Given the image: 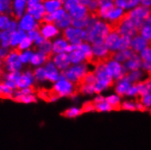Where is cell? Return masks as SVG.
Here are the masks:
<instances>
[{
    "label": "cell",
    "mask_w": 151,
    "mask_h": 150,
    "mask_svg": "<svg viewBox=\"0 0 151 150\" xmlns=\"http://www.w3.org/2000/svg\"><path fill=\"white\" fill-rule=\"evenodd\" d=\"M87 32V38L86 42L92 43V45L104 44L106 38L109 35L106 25L101 21L98 20L86 29Z\"/></svg>",
    "instance_id": "1"
},
{
    "label": "cell",
    "mask_w": 151,
    "mask_h": 150,
    "mask_svg": "<svg viewBox=\"0 0 151 150\" xmlns=\"http://www.w3.org/2000/svg\"><path fill=\"white\" fill-rule=\"evenodd\" d=\"M88 68L87 63H82L79 65H71L67 70L61 72V74L65 78L73 83L76 87H78L80 85L81 81L88 74Z\"/></svg>",
    "instance_id": "2"
},
{
    "label": "cell",
    "mask_w": 151,
    "mask_h": 150,
    "mask_svg": "<svg viewBox=\"0 0 151 150\" xmlns=\"http://www.w3.org/2000/svg\"><path fill=\"white\" fill-rule=\"evenodd\" d=\"M52 94L56 95L58 98H65V96H70L74 98L78 95L77 87L65 78L63 76H61L60 79L54 83L53 88H52Z\"/></svg>",
    "instance_id": "3"
},
{
    "label": "cell",
    "mask_w": 151,
    "mask_h": 150,
    "mask_svg": "<svg viewBox=\"0 0 151 150\" xmlns=\"http://www.w3.org/2000/svg\"><path fill=\"white\" fill-rule=\"evenodd\" d=\"M69 44L79 46L83 42H86L87 38V32L86 30L77 29L73 27H70L63 31V36Z\"/></svg>",
    "instance_id": "4"
},
{
    "label": "cell",
    "mask_w": 151,
    "mask_h": 150,
    "mask_svg": "<svg viewBox=\"0 0 151 150\" xmlns=\"http://www.w3.org/2000/svg\"><path fill=\"white\" fill-rule=\"evenodd\" d=\"M5 67L8 72H21L23 69V64L19 59V52L17 49L10 50L8 55L4 58Z\"/></svg>",
    "instance_id": "5"
},
{
    "label": "cell",
    "mask_w": 151,
    "mask_h": 150,
    "mask_svg": "<svg viewBox=\"0 0 151 150\" xmlns=\"http://www.w3.org/2000/svg\"><path fill=\"white\" fill-rule=\"evenodd\" d=\"M27 13L33 17L35 20H37V22L41 24L43 17L46 15L43 1H41V0H27Z\"/></svg>",
    "instance_id": "6"
},
{
    "label": "cell",
    "mask_w": 151,
    "mask_h": 150,
    "mask_svg": "<svg viewBox=\"0 0 151 150\" xmlns=\"http://www.w3.org/2000/svg\"><path fill=\"white\" fill-rule=\"evenodd\" d=\"M96 75V80H98V83H99L100 85H102L105 88L112 87L114 85V79L109 76V74L106 71V66H99L96 67V69L93 71Z\"/></svg>",
    "instance_id": "7"
},
{
    "label": "cell",
    "mask_w": 151,
    "mask_h": 150,
    "mask_svg": "<svg viewBox=\"0 0 151 150\" xmlns=\"http://www.w3.org/2000/svg\"><path fill=\"white\" fill-rule=\"evenodd\" d=\"M106 67L109 76L118 80H122L127 73V69L116 61H110L106 65Z\"/></svg>",
    "instance_id": "8"
},
{
    "label": "cell",
    "mask_w": 151,
    "mask_h": 150,
    "mask_svg": "<svg viewBox=\"0 0 151 150\" xmlns=\"http://www.w3.org/2000/svg\"><path fill=\"white\" fill-rule=\"evenodd\" d=\"M17 23H18V29L24 31L25 33H28L31 30L39 28L40 26V23L37 22V20H35L33 17L27 13H26L19 20H17Z\"/></svg>",
    "instance_id": "9"
},
{
    "label": "cell",
    "mask_w": 151,
    "mask_h": 150,
    "mask_svg": "<svg viewBox=\"0 0 151 150\" xmlns=\"http://www.w3.org/2000/svg\"><path fill=\"white\" fill-rule=\"evenodd\" d=\"M39 31L43 37L46 40H50V41L58 37L60 34V30L56 27V25L54 23H50V24L41 23L39 26Z\"/></svg>",
    "instance_id": "10"
},
{
    "label": "cell",
    "mask_w": 151,
    "mask_h": 150,
    "mask_svg": "<svg viewBox=\"0 0 151 150\" xmlns=\"http://www.w3.org/2000/svg\"><path fill=\"white\" fill-rule=\"evenodd\" d=\"M36 80L34 78L33 71L26 70L21 74L19 79L17 82V89H24L27 88H33V85L35 84Z\"/></svg>",
    "instance_id": "11"
},
{
    "label": "cell",
    "mask_w": 151,
    "mask_h": 150,
    "mask_svg": "<svg viewBox=\"0 0 151 150\" xmlns=\"http://www.w3.org/2000/svg\"><path fill=\"white\" fill-rule=\"evenodd\" d=\"M45 71H46V76H47V81L56 83L58 81L62 76L61 72L58 69V67L55 66V64L52 62L51 59H49L44 66Z\"/></svg>",
    "instance_id": "12"
},
{
    "label": "cell",
    "mask_w": 151,
    "mask_h": 150,
    "mask_svg": "<svg viewBox=\"0 0 151 150\" xmlns=\"http://www.w3.org/2000/svg\"><path fill=\"white\" fill-rule=\"evenodd\" d=\"M51 60L54 64H55V66L58 67V69L60 72L67 70L71 66V62H70L68 53H63V54H58V55H53Z\"/></svg>",
    "instance_id": "13"
},
{
    "label": "cell",
    "mask_w": 151,
    "mask_h": 150,
    "mask_svg": "<svg viewBox=\"0 0 151 150\" xmlns=\"http://www.w3.org/2000/svg\"><path fill=\"white\" fill-rule=\"evenodd\" d=\"M116 6L114 1H100V6L96 12V17L99 18H109L110 14L114 11Z\"/></svg>",
    "instance_id": "14"
},
{
    "label": "cell",
    "mask_w": 151,
    "mask_h": 150,
    "mask_svg": "<svg viewBox=\"0 0 151 150\" xmlns=\"http://www.w3.org/2000/svg\"><path fill=\"white\" fill-rule=\"evenodd\" d=\"M12 16L14 19L19 20L27 13V0H14L12 1Z\"/></svg>",
    "instance_id": "15"
},
{
    "label": "cell",
    "mask_w": 151,
    "mask_h": 150,
    "mask_svg": "<svg viewBox=\"0 0 151 150\" xmlns=\"http://www.w3.org/2000/svg\"><path fill=\"white\" fill-rule=\"evenodd\" d=\"M69 43L63 37H58L52 41V54L58 55L67 53L68 47Z\"/></svg>",
    "instance_id": "16"
},
{
    "label": "cell",
    "mask_w": 151,
    "mask_h": 150,
    "mask_svg": "<svg viewBox=\"0 0 151 150\" xmlns=\"http://www.w3.org/2000/svg\"><path fill=\"white\" fill-rule=\"evenodd\" d=\"M49 60V57L44 55L43 53L39 51H35L33 53V56L31 57L30 60V65L34 67H44L45 64Z\"/></svg>",
    "instance_id": "17"
},
{
    "label": "cell",
    "mask_w": 151,
    "mask_h": 150,
    "mask_svg": "<svg viewBox=\"0 0 151 150\" xmlns=\"http://www.w3.org/2000/svg\"><path fill=\"white\" fill-rule=\"evenodd\" d=\"M134 85L137 89V95L139 96H146L151 95V79L149 78L142 82L135 83Z\"/></svg>",
    "instance_id": "18"
},
{
    "label": "cell",
    "mask_w": 151,
    "mask_h": 150,
    "mask_svg": "<svg viewBox=\"0 0 151 150\" xmlns=\"http://www.w3.org/2000/svg\"><path fill=\"white\" fill-rule=\"evenodd\" d=\"M68 14L70 15V17L73 19H79L82 17H85L88 16V8L87 6H85L84 5H82L80 2L76 5L70 11L68 12Z\"/></svg>",
    "instance_id": "19"
},
{
    "label": "cell",
    "mask_w": 151,
    "mask_h": 150,
    "mask_svg": "<svg viewBox=\"0 0 151 150\" xmlns=\"http://www.w3.org/2000/svg\"><path fill=\"white\" fill-rule=\"evenodd\" d=\"M120 37H121V35L117 34V33L109 34V36H107V37L106 38L104 44L109 50L115 51L116 49H118V45H119Z\"/></svg>",
    "instance_id": "20"
},
{
    "label": "cell",
    "mask_w": 151,
    "mask_h": 150,
    "mask_svg": "<svg viewBox=\"0 0 151 150\" xmlns=\"http://www.w3.org/2000/svg\"><path fill=\"white\" fill-rule=\"evenodd\" d=\"M43 5L45 7L46 14H53L57 10L63 7L62 0H45L43 1Z\"/></svg>",
    "instance_id": "21"
},
{
    "label": "cell",
    "mask_w": 151,
    "mask_h": 150,
    "mask_svg": "<svg viewBox=\"0 0 151 150\" xmlns=\"http://www.w3.org/2000/svg\"><path fill=\"white\" fill-rule=\"evenodd\" d=\"M26 37H27V33H25L24 31L20 29H17V31L12 32L11 35H10V48L17 49L18 45L20 44V42Z\"/></svg>",
    "instance_id": "22"
},
{
    "label": "cell",
    "mask_w": 151,
    "mask_h": 150,
    "mask_svg": "<svg viewBox=\"0 0 151 150\" xmlns=\"http://www.w3.org/2000/svg\"><path fill=\"white\" fill-rule=\"evenodd\" d=\"M147 47V41L143 39L141 37H136L131 41L130 49L134 53H136V54H138L139 52H142Z\"/></svg>",
    "instance_id": "23"
},
{
    "label": "cell",
    "mask_w": 151,
    "mask_h": 150,
    "mask_svg": "<svg viewBox=\"0 0 151 150\" xmlns=\"http://www.w3.org/2000/svg\"><path fill=\"white\" fill-rule=\"evenodd\" d=\"M12 99H14L17 102L19 103H24V104H32V103H36L37 102V96L32 94V95H23L19 94L18 90L17 89L14 94H13V98Z\"/></svg>",
    "instance_id": "24"
},
{
    "label": "cell",
    "mask_w": 151,
    "mask_h": 150,
    "mask_svg": "<svg viewBox=\"0 0 151 150\" xmlns=\"http://www.w3.org/2000/svg\"><path fill=\"white\" fill-rule=\"evenodd\" d=\"M142 65L143 61L141 60V58L138 57L137 54H134L130 59L127 61V63L125 64V67L131 71H137L139 67H142Z\"/></svg>",
    "instance_id": "25"
},
{
    "label": "cell",
    "mask_w": 151,
    "mask_h": 150,
    "mask_svg": "<svg viewBox=\"0 0 151 150\" xmlns=\"http://www.w3.org/2000/svg\"><path fill=\"white\" fill-rule=\"evenodd\" d=\"M71 65H79L82 63H86V56L80 49H77L68 54Z\"/></svg>",
    "instance_id": "26"
},
{
    "label": "cell",
    "mask_w": 151,
    "mask_h": 150,
    "mask_svg": "<svg viewBox=\"0 0 151 150\" xmlns=\"http://www.w3.org/2000/svg\"><path fill=\"white\" fill-rule=\"evenodd\" d=\"M72 21H73V18L70 17V15L68 13H67L60 20L57 21L54 24L56 25V27L59 29V30H65L68 27H70L72 26Z\"/></svg>",
    "instance_id": "27"
},
{
    "label": "cell",
    "mask_w": 151,
    "mask_h": 150,
    "mask_svg": "<svg viewBox=\"0 0 151 150\" xmlns=\"http://www.w3.org/2000/svg\"><path fill=\"white\" fill-rule=\"evenodd\" d=\"M109 49L106 48L105 44L100 45H92V52L94 55V59H99L103 57H105L107 53H109Z\"/></svg>",
    "instance_id": "28"
},
{
    "label": "cell",
    "mask_w": 151,
    "mask_h": 150,
    "mask_svg": "<svg viewBox=\"0 0 151 150\" xmlns=\"http://www.w3.org/2000/svg\"><path fill=\"white\" fill-rule=\"evenodd\" d=\"M136 54L134 53L131 49H127V50H124V51H120V52H116V55L114 57V58L116 59V62H127V60L130 59L133 55Z\"/></svg>",
    "instance_id": "29"
},
{
    "label": "cell",
    "mask_w": 151,
    "mask_h": 150,
    "mask_svg": "<svg viewBox=\"0 0 151 150\" xmlns=\"http://www.w3.org/2000/svg\"><path fill=\"white\" fill-rule=\"evenodd\" d=\"M106 102L109 104L112 110L115 111H120L121 110V103H120V99L117 95H110L107 96L106 98Z\"/></svg>",
    "instance_id": "30"
},
{
    "label": "cell",
    "mask_w": 151,
    "mask_h": 150,
    "mask_svg": "<svg viewBox=\"0 0 151 150\" xmlns=\"http://www.w3.org/2000/svg\"><path fill=\"white\" fill-rule=\"evenodd\" d=\"M37 48V51L43 53V54L46 55L48 57H50V56L53 55L52 54V41L50 40H45Z\"/></svg>",
    "instance_id": "31"
},
{
    "label": "cell",
    "mask_w": 151,
    "mask_h": 150,
    "mask_svg": "<svg viewBox=\"0 0 151 150\" xmlns=\"http://www.w3.org/2000/svg\"><path fill=\"white\" fill-rule=\"evenodd\" d=\"M0 13L12 17V1H10V0H0Z\"/></svg>",
    "instance_id": "32"
},
{
    "label": "cell",
    "mask_w": 151,
    "mask_h": 150,
    "mask_svg": "<svg viewBox=\"0 0 151 150\" xmlns=\"http://www.w3.org/2000/svg\"><path fill=\"white\" fill-rule=\"evenodd\" d=\"M12 17L6 14H2L0 17V31H8L12 22Z\"/></svg>",
    "instance_id": "33"
},
{
    "label": "cell",
    "mask_w": 151,
    "mask_h": 150,
    "mask_svg": "<svg viewBox=\"0 0 151 150\" xmlns=\"http://www.w3.org/2000/svg\"><path fill=\"white\" fill-rule=\"evenodd\" d=\"M33 74H34V78H35L36 82L44 83L47 81V76H46V71H45L44 67L35 68V70L33 71Z\"/></svg>",
    "instance_id": "34"
},
{
    "label": "cell",
    "mask_w": 151,
    "mask_h": 150,
    "mask_svg": "<svg viewBox=\"0 0 151 150\" xmlns=\"http://www.w3.org/2000/svg\"><path fill=\"white\" fill-rule=\"evenodd\" d=\"M82 114H83V112H82L81 108H76V106H72V108L67 109L66 111H64L62 115L64 116L68 117V118H75V117H77Z\"/></svg>",
    "instance_id": "35"
},
{
    "label": "cell",
    "mask_w": 151,
    "mask_h": 150,
    "mask_svg": "<svg viewBox=\"0 0 151 150\" xmlns=\"http://www.w3.org/2000/svg\"><path fill=\"white\" fill-rule=\"evenodd\" d=\"M33 53H34V51L32 49L19 52L20 62L22 63L23 65H27V64H30V60H31L32 56H33Z\"/></svg>",
    "instance_id": "36"
},
{
    "label": "cell",
    "mask_w": 151,
    "mask_h": 150,
    "mask_svg": "<svg viewBox=\"0 0 151 150\" xmlns=\"http://www.w3.org/2000/svg\"><path fill=\"white\" fill-rule=\"evenodd\" d=\"M14 92H15L14 90L6 87L4 83H0V98H12Z\"/></svg>",
    "instance_id": "37"
},
{
    "label": "cell",
    "mask_w": 151,
    "mask_h": 150,
    "mask_svg": "<svg viewBox=\"0 0 151 150\" xmlns=\"http://www.w3.org/2000/svg\"><path fill=\"white\" fill-rule=\"evenodd\" d=\"M139 3H140L139 1H136V0H129V1H114L116 7L121 8V9L130 8V7L136 6Z\"/></svg>",
    "instance_id": "38"
},
{
    "label": "cell",
    "mask_w": 151,
    "mask_h": 150,
    "mask_svg": "<svg viewBox=\"0 0 151 150\" xmlns=\"http://www.w3.org/2000/svg\"><path fill=\"white\" fill-rule=\"evenodd\" d=\"M34 46L33 42H32L27 37H26L22 41L20 42V44L18 45V47H17V50L18 52H22V51H26V50H29L32 48V47Z\"/></svg>",
    "instance_id": "39"
},
{
    "label": "cell",
    "mask_w": 151,
    "mask_h": 150,
    "mask_svg": "<svg viewBox=\"0 0 151 150\" xmlns=\"http://www.w3.org/2000/svg\"><path fill=\"white\" fill-rule=\"evenodd\" d=\"M130 47H131V37H129L127 36H121L119 45H118V49L124 51V50L130 49Z\"/></svg>",
    "instance_id": "40"
},
{
    "label": "cell",
    "mask_w": 151,
    "mask_h": 150,
    "mask_svg": "<svg viewBox=\"0 0 151 150\" xmlns=\"http://www.w3.org/2000/svg\"><path fill=\"white\" fill-rule=\"evenodd\" d=\"M10 33L9 31H3L2 32V38L0 42V47L4 49H9L10 48Z\"/></svg>",
    "instance_id": "41"
},
{
    "label": "cell",
    "mask_w": 151,
    "mask_h": 150,
    "mask_svg": "<svg viewBox=\"0 0 151 150\" xmlns=\"http://www.w3.org/2000/svg\"><path fill=\"white\" fill-rule=\"evenodd\" d=\"M130 88V85H129L128 82L126 81H122L121 83H119L116 88V93L119 95V96H123L125 94H127V90Z\"/></svg>",
    "instance_id": "42"
},
{
    "label": "cell",
    "mask_w": 151,
    "mask_h": 150,
    "mask_svg": "<svg viewBox=\"0 0 151 150\" xmlns=\"http://www.w3.org/2000/svg\"><path fill=\"white\" fill-rule=\"evenodd\" d=\"M141 72L139 70L137 71H131V72H127V75L124 77V78L122 79V81H126V82H132V81H136L140 77H141Z\"/></svg>",
    "instance_id": "43"
},
{
    "label": "cell",
    "mask_w": 151,
    "mask_h": 150,
    "mask_svg": "<svg viewBox=\"0 0 151 150\" xmlns=\"http://www.w3.org/2000/svg\"><path fill=\"white\" fill-rule=\"evenodd\" d=\"M21 74H22V72H8L7 74L5 75V80L17 83L21 76Z\"/></svg>",
    "instance_id": "44"
},
{
    "label": "cell",
    "mask_w": 151,
    "mask_h": 150,
    "mask_svg": "<svg viewBox=\"0 0 151 150\" xmlns=\"http://www.w3.org/2000/svg\"><path fill=\"white\" fill-rule=\"evenodd\" d=\"M140 37L146 41L151 40V26H145L140 32Z\"/></svg>",
    "instance_id": "45"
},
{
    "label": "cell",
    "mask_w": 151,
    "mask_h": 150,
    "mask_svg": "<svg viewBox=\"0 0 151 150\" xmlns=\"http://www.w3.org/2000/svg\"><path fill=\"white\" fill-rule=\"evenodd\" d=\"M112 108L111 106L107 104L106 101L99 103V104H95V111L98 112H104V111H111Z\"/></svg>",
    "instance_id": "46"
},
{
    "label": "cell",
    "mask_w": 151,
    "mask_h": 150,
    "mask_svg": "<svg viewBox=\"0 0 151 150\" xmlns=\"http://www.w3.org/2000/svg\"><path fill=\"white\" fill-rule=\"evenodd\" d=\"M68 12L65 10L63 7L62 8H60V9H58V10H57L56 12H54L53 14H50L51 15V17H52V19H53V22L55 23V22H57V21H58V20H60L65 15H66Z\"/></svg>",
    "instance_id": "47"
},
{
    "label": "cell",
    "mask_w": 151,
    "mask_h": 150,
    "mask_svg": "<svg viewBox=\"0 0 151 150\" xmlns=\"http://www.w3.org/2000/svg\"><path fill=\"white\" fill-rule=\"evenodd\" d=\"M27 37L32 42L34 43L37 39H38V38L41 37L39 28H36V29H33V30L29 31L28 33H27Z\"/></svg>",
    "instance_id": "48"
},
{
    "label": "cell",
    "mask_w": 151,
    "mask_h": 150,
    "mask_svg": "<svg viewBox=\"0 0 151 150\" xmlns=\"http://www.w3.org/2000/svg\"><path fill=\"white\" fill-rule=\"evenodd\" d=\"M78 3L79 1H78V0H67V1H63V8L68 13L70 10Z\"/></svg>",
    "instance_id": "49"
},
{
    "label": "cell",
    "mask_w": 151,
    "mask_h": 150,
    "mask_svg": "<svg viewBox=\"0 0 151 150\" xmlns=\"http://www.w3.org/2000/svg\"><path fill=\"white\" fill-rule=\"evenodd\" d=\"M141 60L143 62H151V47H147L141 52Z\"/></svg>",
    "instance_id": "50"
},
{
    "label": "cell",
    "mask_w": 151,
    "mask_h": 150,
    "mask_svg": "<svg viewBox=\"0 0 151 150\" xmlns=\"http://www.w3.org/2000/svg\"><path fill=\"white\" fill-rule=\"evenodd\" d=\"M83 113H88V112H92L95 111V104L93 101H88L83 104L82 108H81Z\"/></svg>",
    "instance_id": "51"
},
{
    "label": "cell",
    "mask_w": 151,
    "mask_h": 150,
    "mask_svg": "<svg viewBox=\"0 0 151 150\" xmlns=\"http://www.w3.org/2000/svg\"><path fill=\"white\" fill-rule=\"evenodd\" d=\"M123 14V9L121 8H118V7H116L114 11L110 14L109 17L107 19H110V21H113V20H116L121 15Z\"/></svg>",
    "instance_id": "52"
},
{
    "label": "cell",
    "mask_w": 151,
    "mask_h": 150,
    "mask_svg": "<svg viewBox=\"0 0 151 150\" xmlns=\"http://www.w3.org/2000/svg\"><path fill=\"white\" fill-rule=\"evenodd\" d=\"M121 110H129V111H136V105L132 102H123L121 104Z\"/></svg>",
    "instance_id": "53"
},
{
    "label": "cell",
    "mask_w": 151,
    "mask_h": 150,
    "mask_svg": "<svg viewBox=\"0 0 151 150\" xmlns=\"http://www.w3.org/2000/svg\"><path fill=\"white\" fill-rule=\"evenodd\" d=\"M18 29V23H17V19H12V22H11V25H10V27L8 29V31L10 33H12V32H15Z\"/></svg>",
    "instance_id": "54"
},
{
    "label": "cell",
    "mask_w": 151,
    "mask_h": 150,
    "mask_svg": "<svg viewBox=\"0 0 151 150\" xmlns=\"http://www.w3.org/2000/svg\"><path fill=\"white\" fill-rule=\"evenodd\" d=\"M19 94L23 95H32L34 94V88H24V89H17Z\"/></svg>",
    "instance_id": "55"
},
{
    "label": "cell",
    "mask_w": 151,
    "mask_h": 150,
    "mask_svg": "<svg viewBox=\"0 0 151 150\" xmlns=\"http://www.w3.org/2000/svg\"><path fill=\"white\" fill-rule=\"evenodd\" d=\"M136 108H137V110H139V111H141V112H145V111H147L148 108H147L146 106L142 104V103H140V102H137L136 101Z\"/></svg>",
    "instance_id": "56"
},
{
    "label": "cell",
    "mask_w": 151,
    "mask_h": 150,
    "mask_svg": "<svg viewBox=\"0 0 151 150\" xmlns=\"http://www.w3.org/2000/svg\"><path fill=\"white\" fill-rule=\"evenodd\" d=\"M106 101V98H103L102 95H99V96H96V98L93 100L94 104H99V103H102V102H105Z\"/></svg>",
    "instance_id": "57"
},
{
    "label": "cell",
    "mask_w": 151,
    "mask_h": 150,
    "mask_svg": "<svg viewBox=\"0 0 151 150\" xmlns=\"http://www.w3.org/2000/svg\"><path fill=\"white\" fill-rule=\"evenodd\" d=\"M140 4H142V6H144L148 7L151 5V1H141V2H140Z\"/></svg>",
    "instance_id": "58"
},
{
    "label": "cell",
    "mask_w": 151,
    "mask_h": 150,
    "mask_svg": "<svg viewBox=\"0 0 151 150\" xmlns=\"http://www.w3.org/2000/svg\"><path fill=\"white\" fill-rule=\"evenodd\" d=\"M146 23H147V24H148V26H151V15H150V16H149V17L147 19Z\"/></svg>",
    "instance_id": "59"
},
{
    "label": "cell",
    "mask_w": 151,
    "mask_h": 150,
    "mask_svg": "<svg viewBox=\"0 0 151 150\" xmlns=\"http://www.w3.org/2000/svg\"><path fill=\"white\" fill-rule=\"evenodd\" d=\"M3 64H4V60L2 58H0V69H1L2 66H3Z\"/></svg>",
    "instance_id": "60"
},
{
    "label": "cell",
    "mask_w": 151,
    "mask_h": 150,
    "mask_svg": "<svg viewBox=\"0 0 151 150\" xmlns=\"http://www.w3.org/2000/svg\"><path fill=\"white\" fill-rule=\"evenodd\" d=\"M147 73H148V76H149V78L151 79V70H150V71H147Z\"/></svg>",
    "instance_id": "61"
},
{
    "label": "cell",
    "mask_w": 151,
    "mask_h": 150,
    "mask_svg": "<svg viewBox=\"0 0 151 150\" xmlns=\"http://www.w3.org/2000/svg\"><path fill=\"white\" fill-rule=\"evenodd\" d=\"M1 38H2V31H0V42H1Z\"/></svg>",
    "instance_id": "62"
},
{
    "label": "cell",
    "mask_w": 151,
    "mask_h": 150,
    "mask_svg": "<svg viewBox=\"0 0 151 150\" xmlns=\"http://www.w3.org/2000/svg\"><path fill=\"white\" fill-rule=\"evenodd\" d=\"M1 15H2V14H1V13H0V17H1Z\"/></svg>",
    "instance_id": "63"
}]
</instances>
